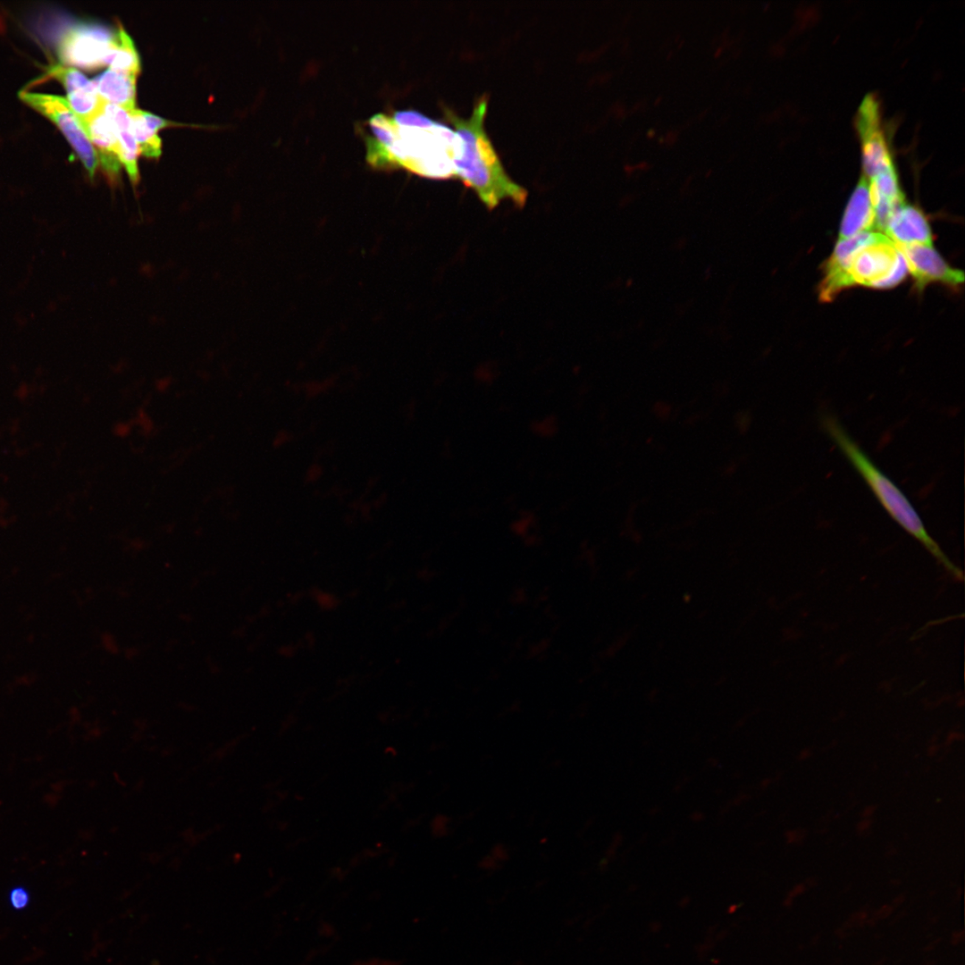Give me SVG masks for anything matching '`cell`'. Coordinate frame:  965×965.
<instances>
[{
	"label": "cell",
	"instance_id": "cell-18",
	"mask_svg": "<svg viewBox=\"0 0 965 965\" xmlns=\"http://www.w3.org/2000/svg\"><path fill=\"white\" fill-rule=\"evenodd\" d=\"M9 900L13 908L21 910L29 904V894L24 887L16 886L10 892Z\"/></svg>",
	"mask_w": 965,
	"mask_h": 965
},
{
	"label": "cell",
	"instance_id": "cell-13",
	"mask_svg": "<svg viewBox=\"0 0 965 965\" xmlns=\"http://www.w3.org/2000/svg\"><path fill=\"white\" fill-rule=\"evenodd\" d=\"M102 109L115 128L120 143L121 163L124 165L131 183L137 185L139 181L137 162L138 148L131 130L130 114L125 109L105 100Z\"/></svg>",
	"mask_w": 965,
	"mask_h": 965
},
{
	"label": "cell",
	"instance_id": "cell-11",
	"mask_svg": "<svg viewBox=\"0 0 965 965\" xmlns=\"http://www.w3.org/2000/svg\"><path fill=\"white\" fill-rule=\"evenodd\" d=\"M882 232L897 245L933 246L926 215L919 207L906 203L892 214Z\"/></svg>",
	"mask_w": 965,
	"mask_h": 965
},
{
	"label": "cell",
	"instance_id": "cell-8",
	"mask_svg": "<svg viewBox=\"0 0 965 965\" xmlns=\"http://www.w3.org/2000/svg\"><path fill=\"white\" fill-rule=\"evenodd\" d=\"M894 246L905 261L917 291H923L928 284L933 282L942 283L952 289H958L963 283V273L950 266L933 246L897 244Z\"/></svg>",
	"mask_w": 965,
	"mask_h": 965
},
{
	"label": "cell",
	"instance_id": "cell-15",
	"mask_svg": "<svg viewBox=\"0 0 965 965\" xmlns=\"http://www.w3.org/2000/svg\"><path fill=\"white\" fill-rule=\"evenodd\" d=\"M104 65L135 75H138L141 70L139 55L134 42L122 24H119V29L115 30L107 48Z\"/></svg>",
	"mask_w": 965,
	"mask_h": 965
},
{
	"label": "cell",
	"instance_id": "cell-1",
	"mask_svg": "<svg viewBox=\"0 0 965 965\" xmlns=\"http://www.w3.org/2000/svg\"><path fill=\"white\" fill-rule=\"evenodd\" d=\"M367 160L377 167L399 166L420 176L447 180L456 177L463 155V140L446 124L415 110L392 116L377 113L369 120Z\"/></svg>",
	"mask_w": 965,
	"mask_h": 965
},
{
	"label": "cell",
	"instance_id": "cell-12",
	"mask_svg": "<svg viewBox=\"0 0 965 965\" xmlns=\"http://www.w3.org/2000/svg\"><path fill=\"white\" fill-rule=\"evenodd\" d=\"M871 231H877L876 214L869 198L868 180L862 176L846 206L838 239H849Z\"/></svg>",
	"mask_w": 965,
	"mask_h": 965
},
{
	"label": "cell",
	"instance_id": "cell-17",
	"mask_svg": "<svg viewBox=\"0 0 965 965\" xmlns=\"http://www.w3.org/2000/svg\"><path fill=\"white\" fill-rule=\"evenodd\" d=\"M48 73L62 82L67 94L80 89L95 88L92 80L72 67L56 64L48 70Z\"/></svg>",
	"mask_w": 965,
	"mask_h": 965
},
{
	"label": "cell",
	"instance_id": "cell-14",
	"mask_svg": "<svg viewBox=\"0 0 965 965\" xmlns=\"http://www.w3.org/2000/svg\"><path fill=\"white\" fill-rule=\"evenodd\" d=\"M137 76L109 68L92 82L104 100L130 111L135 108Z\"/></svg>",
	"mask_w": 965,
	"mask_h": 965
},
{
	"label": "cell",
	"instance_id": "cell-7",
	"mask_svg": "<svg viewBox=\"0 0 965 965\" xmlns=\"http://www.w3.org/2000/svg\"><path fill=\"white\" fill-rule=\"evenodd\" d=\"M115 30L93 22L71 24L61 35L57 54L63 63L93 70L104 65Z\"/></svg>",
	"mask_w": 965,
	"mask_h": 965
},
{
	"label": "cell",
	"instance_id": "cell-6",
	"mask_svg": "<svg viewBox=\"0 0 965 965\" xmlns=\"http://www.w3.org/2000/svg\"><path fill=\"white\" fill-rule=\"evenodd\" d=\"M856 125L861 145L863 176L868 180L895 170L882 123L879 102L874 95H868L861 102Z\"/></svg>",
	"mask_w": 965,
	"mask_h": 965
},
{
	"label": "cell",
	"instance_id": "cell-16",
	"mask_svg": "<svg viewBox=\"0 0 965 965\" xmlns=\"http://www.w3.org/2000/svg\"><path fill=\"white\" fill-rule=\"evenodd\" d=\"M128 113L138 153L147 157L158 158L162 153V141L157 135V130L147 124L143 117L142 110L134 108Z\"/></svg>",
	"mask_w": 965,
	"mask_h": 965
},
{
	"label": "cell",
	"instance_id": "cell-2",
	"mask_svg": "<svg viewBox=\"0 0 965 965\" xmlns=\"http://www.w3.org/2000/svg\"><path fill=\"white\" fill-rule=\"evenodd\" d=\"M488 96L482 95L474 104L472 114L464 119L446 110V115L463 140V155L457 163L456 178L477 195L490 210L502 200H510L518 207L526 202L527 190L514 181L484 129Z\"/></svg>",
	"mask_w": 965,
	"mask_h": 965
},
{
	"label": "cell",
	"instance_id": "cell-3",
	"mask_svg": "<svg viewBox=\"0 0 965 965\" xmlns=\"http://www.w3.org/2000/svg\"><path fill=\"white\" fill-rule=\"evenodd\" d=\"M821 424L824 431L863 477L889 515L944 563L946 568L959 577L961 573L927 534L920 518L906 497L875 466L837 418L831 415H824Z\"/></svg>",
	"mask_w": 965,
	"mask_h": 965
},
{
	"label": "cell",
	"instance_id": "cell-10",
	"mask_svg": "<svg viewBox=\"0 0 965 965\" xmlns=\"http://www.w3.org/2000/svg\"><path fill=\"white\" fill-rule=\"evenodd\" d=\"M80 122L90 142L93 143L97 159L100 160L109 183L117 185L120 181L121 149L112 121L101 108L92 116Z\"/></svg>",
	"mask_w": 965,
	"mask_h": 965
},
{
	"label": "cell",
	"instance_id": "cell-4",
	"mask_svg": "<svg viewBox=\"0 0 965 965\" xmlns=\"http://www.w3.org/2000/svg\"><path fill=\"white\" fill-rule=\"evenodd\" d=\"M907 273L903 257L885 235L859 248L849 268L852 287L890 289L901 283Z\"/></svg>",
	"mask_w": 965,
	"mask_h": 965
},
{
	"label": "cell",
	"instance_id": "cell-9",
	"mask_svg": "<svg viewBox=\"0 0 965 965\" xmlns=\"http://www.w3.org/2000/svg\"><path fill=\"white\" fill-rule=\"evenodd\" d=\"M885 234L877 231H865L845 239H838L832 254L823 264L822 280L818 285L819 299L823 302L833 300L838 293L851 288L849 268L855 252L861 247L872 243Z\"/></svg>",
	"mask_w": 965,
	"mask_h": 965
},
{
	"label": "cell",
	"instance_id": "cell-5",
	"mask_svg": "<svg viewBox=\"0 0 965 965\" xmlns=\"http://www.w3.org/2000/svg\"><path fill=\"white\" fill-rule=\"evenodd\" d=\"M22 102L52 121L63 133L82 162L90 179L97 167V155L78 117L66 98L49 94L19 92Z\"/></svg>",
	"mask_w": 965,
	"mask_h": 965
}]
</instances>
